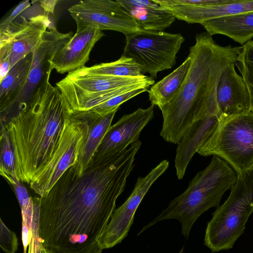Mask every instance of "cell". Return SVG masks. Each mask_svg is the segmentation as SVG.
Here are the masks:
<instances>
[{
    "label": "cell",
    "mask_w": 253,
    "mask_h": 253,
    "mask_svg": "<svg viewBox=\"0 0 253 253\" xmlns=\"http://www.w3.org/2000/svg\"><path fill=\"white\" fill-rule=\"evenodd\" d=\"M140 141L112 155L94 156L78 174L69 168L41 197L39 239L54 253H102L101 240L133 168Z\"/></svg>",
    "instance_id": "1"
},
{
    "label": "cell",
    "mask_w": 253,
    "mask_h": 253,
    "mask_svg": "<svg viewBox=\"0 0 253 253\" xmlns=\"http://www.w3.org/2000/svg\"><path fill=\"white\" fill-rule=\"evenodd\" d=\"M189 49L191 62L177 94L162 109L160 135L166 141L177 144L197 120L218 118L217 88L226 69L238 61L242 46H221L207 32L198 34Z\"/></svg>",
    "instance_id": "2"
},
{
    "label": "cell",
    "mask_w": 253,
    "mask_h": 253,
    "mask_svg": "<svg viewBox=\"0 0 253 253\" xmlns=\"http://www.w3.org/2000/svg\"><path fill=\"white\" fill-rule=\"evenodd\" d=\"M51 72L27 107L2 124L13 147L17 178L29 184L54 153L65 122L66 102L49 83Z\"/></svg>",
    "instance_id": "3"
},
{
    "label": "cell",
    "mask_w": 253,
    "mask_h": 253,
    "mask_svg": "<svg viewBox=\"0 0 253 253\" xmlns=\"http://www.w3.org/2000/svg\"><path fill=\"white\" fill-rule=\"evenodd\" d=\"M236 179L237 175L228 164L213 156L210 164L195 176L187 189L143 226L137 235L159 222L176 219L180 224L182 235L187 239L197 219L210 208L219 206L224 193L231 189Z\"/></svg>",
    "instance_id": "4"
},
{
    "label": "cell",
    "mask_w": 253,
    "mask_h": 253,
    "mask_svg": "<svg viewBox=\"0 0 253 253\" xmlns=\"http://www.w3.org/2000/svg\"><path fill=\"white\" fill-rule=\"evenodd\" d=\"M253 213V167L237 177L226 200L217 207L207 224L204 245L212 253L231 249L242 235Z\"/></svg>",
    "instance_id": "5"
},
{
    "label": "cell",
    "mask_w": 253,
    "mask_h": 253,
    "mask_svg": "<svg viewBox=\"0 0 253 253\" xmlns=\"http://www.w3.org/2000/svg\"><path fill=\"white\" fill-rule=\"evenodd\" d=\"M197 153L218 156L234 169L237 177L245 174L253 167V113L249 111L219 119Z\"/></svg>",
    "instance_id": "6"
},
{
    "label": "cell",
    "mask_w": 253,
    "mask_h": 253,
    "mask_svg": "<svg viewBox=\"0 0 253 253\" xmlns=\"http://www.w3.org/2000/svg\"><path fill=\"white\" fill-rule=\"evenodd\" d=\"M122 55L132 59L143 75L157 78L159 72L171 69L184 38L180 33L141 30L126 37Z\"/></svg>",
    "instance_id": "7"
},
{
    "label": "cell",
    "mask_w": 253,
    "mask_h": 253,
    "mask_svg": "<svg viewBox=\"0 0 253 253\" xmlns=\"http://www.w3.org/2000/svg\"><path fill=\"white\" fill-rule=\"evenodd\" d=\"M88 130V121L70 113L67 106L64 124L57 148L50 161L29 184L30 188L40 197H45L64 172L77 163Z\"/></svg>",
    "instance_id": "8"
},
{
    "label": "cell",
    "mask_w": 253,
    "mask_h": 253,
    "mask_svg": "<svg viewBox=\"0 0 253 253\" xmlns=\"http://www.w3.org/2000/svg\"><path fill=\"white\" fill-rule=\"evenodd\" d=\"M68 11L77 31L87 28L117 31L127 36L141 30L117 0H85L71 6Z\"/></svg>",
    "instance_id": "9"
},
{
    "label": "cell",
    "mask_w": 253,
    "mask_h": 253,
    "mask_svg": "<svg viewBox=\"0 0 253 253\" xmlns=\"http://www.w3.org/2000/svg\"><path fill=\"white\" fill-rule=\"evenodd\" d=\"M49 15L42 14L27 20L13 21L0 33V60H6L10 68L34 51L42 42L50 26Z\"/></svg>",
    "instance_id": "10"
},
{
    "label": "cell",
    "mask_w": 253,
    "mask_h": 253,
    "mask_svg": "<svg viewBox=\"0 0 253 253\" xmlns=\"http://www.w3.org/2000/svg\"><path fill=\"white\" fill-rule=\"evenodd\" d=\"M167 160L161 162L145 176L139 177L134 188L125 203L114 211L101 238L102 249L112 248L127 236L134 215L142 199L152 184L168 169Z\"/></svg>",
    "instance_id": "11"
},
{
    "label": "cell",
    "mask_w": 253,
    "mask_h": 253,
    "mask_svg": "<svg viewBox=\"0 0 253 253\" xmlns=\"http://www.w3.org/2000/svg\"><path fill=\"white\" fill-rule=\"evenodd\" d=\"M73 32L62 33L50 26L43 40L34 51L32 65L26 84L16 102L5 116L11 118L27 107L34 94L47 74L51 71L49 60L55 52L65 45L73 36Z\"/></svg>",
    "instance_id": "12"
},
{
    "label": "cell",
    "mask_w": 253,
    "mask_h": 253,
    "mask_svg": "<svg viewBox=\"0 0 253 253\" xmlns=\"http://www.w3.org/2000/svg\"><path fill=\"white\" fill-rule=\"evenodd\" d=\"M214 0H159L162 9L176 19L189 24L253 11V0H231L227 3L213 5Z\"/></svg>",
    "instance_id": "13"
},
{
    "label": "cell",
    "mask_w": 253,
    "mask_h": 253,
    "mask_svg": "<svg viewBox=\"0 0 253 253\" xmlns=\"http://www.w3.org/2000/svg\"><path fill=\"white\" fill-rule=\"evenodd\" d=\"M154 107L151 104L146 109L139 108L111 126L94 156L102 157L117 154L137 142L142 130L154 117Z\"/></svg>",
    "instance_id": "14"
},
{
    "label": "cell",
    "mask_w": 253,
    "mask_h": 253,
    "mask_svg": "<svg viewBox=\"0 0 253 253\" xmlns=\"http://www.w3.org/2000/svg\"><path fill=\"white\" fill-rule=\"evenodd\" d=\"M104 36L102 31L94 28L77 31L49 60L52 70L64 74L84 67L94 46Z\"/></svg>",
    "instance_id": "15"
},
{
    "label": "cell",
    "mask_w": 253,
    "mask_h": 253,
    "mask_svg": "<svg viewBox=\"0 0 253 253\" xmlns=\"http://www.w3.org/2000/svg\"><path fill=\"white\" fill-rule=\"evenodd\" d=\"M153 78L146 75L140 77H121L84 74L76 70L69 73L56 85L62 95L93 94L145 82Z\"/></svg>",
    "instance_id": "16"
},
{
    "label": "cell",
    "mask_w": 253,
    "mask_h": 253,
    "mask_svg": "<svg viewBox=\"0 0 253 253\" xmlns=\"http://www.w3.org/2000/svg\"><path fill=\"white\" fill-rule=\"evenodd\" d=\"M235 65L231 64L223 72L217 85L219 119L250 111L248 89L243 78L236 72Z\"/></svg>",
    "instance_id": "17"
},
{
    "label": "cell",
    "mask_w": 253,
    "mask_h": 253,
    "mask_svg": "<svg viewBox=\"0 0 253 253\" xmlns=\"http://www.w3.org/2000/svg\"><path fill=\"white\" fill-rule=\"evenodd\" d=\"M219 119L216 116L194 121L177 143L175 168L178 179L183 178L191 159L216 128Z\"/></svg>",
    "instance_id": "18"
},
{
    "label": "cell",
    "mask_w": 253,
    "mask_h": 253,
    "mask_svg": "<svg viewBox=\"0 0 253 253\" xmlns=\"http://www.w3.org/2000/svg\"><path fill=\"white\" fill-rule=\"evenodd\" d=\"M142 30L163 31L176 18L154 0H117Z\"/></svg>",
    "instance_id": "19"
},
{
    "label": "cell",
    "mask_w": 253,
    "mask_h": 253,
    "mask_svg": "<svg viewBox=\"0 0 253 253\" xmlns=\"http://www.w3.org/2000/svg\"><path fill=\"white\" fill-rule=\"evenodd\" d=\"M201 24L211 36L224 35L243 45L253 38V11L209 20Z\"/></svg>",
    "instance_id": "20"
},
{
    "label": "cell",
    "mask_w": 253,
    "mask_h": 253,
    "mask_svg": "<svg viewBox=\"0 0 253 253\" xmlns=\"http://www.w3.org/2000/svg\"><path fill=\"white\" fill-rule=\"evenodd\" d=\"M34 52L22 58L10 68L0 82V111L1 117L12 108L27 81L32 65Z\"/></svg>",
    "instance_id": "21"
},
{
    "label": "cell",
    "mask_w": 253,
    "mask_h": 253,
    "mask_svg": "<svg viewBox=\"0 0 253 253\" xmlns=\"http://www.w3.org/2000/svg\"><path fill=\"white\" fill-rule=\"evenodd\" d=\"M117 111L116 110L104 116H98L87 120L89 130L80 152L78 162L74 165L78 174H82L88 166L111 126Z\"/></svg>",
    "instance_id": "22"
},
{
    "label": "cell",
    "mask_w": 253,
    "mask_h": 253,
    "mask_svg": "<svg viewBox=\"0 0 253 253\" xmlns=\"http://www.w3.org/2000/svg\"><path fill=\"white\" fill-rule=\"evenodd\" d=\"M190 62L191 58L188 56L176 69L150 86L147 92L151 104L162 111L174 98L186 76Z\"/></svg>",
    "instance_id": "23"
},
{
    "label": "cell",
    "mask_w": 253,
    "mask_h": 253,
    "mask_svg": "<svg viewBox=\"0 0 253 253\" xmlns=\"http://www.w3.org/2000/svg\"><path fill=\"white\" fill-rule=\"evenodd\" d=\"M84 74L102 75L121 77H140L144 76L139 66L132 59L124 55L117 60L101 63L77 70Z\"/></svg>",
    "instance_id": "24"
},
{
    "label": "cell",
    "mask_w": 253,
    "mask_h": 253,
    "mask_svg": "<svg viewBox=\"0 0 253 253\" xmlns=\"http://www.w3.org/2000/svg\"><path fill=\"white\" fill-rule=\"evenodd\" d=\"M0 124V173L9 184L12 185L19 180L16 173L15 157L12 144L3 125L1 123Z\"/></svg>",
    "instance_id": "25"
},
{
    "label": "cell",
    "mask_w": 253,
    "mask_h": 253,
    "mask_svg": "<svg viewBox=\"0 0 253 253\" xmlns=\"http://www.w3.org/2000/svg\"><path fill=\"white\" fill-rule=\"evenodd\" d=\"M235 65L243 78L250 97V111L253 113V41L243 45Z\"/></svg>",
    "instance_id": "26"
},
{
    "label": "cell",
    "mask_w": 253,
    "mask_h": 253,
    "mask_svg": "<svg viewBox=\"0 0 253 253\" xmlns=\"http://www.w3.org/2000/svg\"><path fill=\"white\" fill-rule=\"evenodd\" d=\"M16 233L9 229L0 219V247L5 253H15L18 250Z\"/></svg>",
    "instance_id": "27"
},
{
    "label": "cell",
    "mask_w": 253,
    "mask_h": 253,
    "mask_svg": "<svg viewBox=\"0 0 253 253\" xmlns=\"http://www.w3.org/2000/svg\"><path fill=\"white\" fill-rule=\"evenodd\" d=\"M37 0H23L19 2L12 11L0 23V33L3 32L13 22L14 19L22 12L29 7Z\"/></svg>",
    "instance_id": "28"
},
{
    "label": "cell",
    "mask_w": 253,
    "mask_h": 253,
    "mask_svg": "<svg viewBox=\"0 0 253 253\" xmlns=\"http://www.w3.org/2000/svg\"><path fill=\"white\" fill-rule=\"evenodd\" d=\"M21 182L20 181H17L11 185L17 196L21 209L28 205L31 198L29 196L26 188Z\"/></svg>",
    "instance_id": "29"
},
{
    "label": "cell",
    "mask_w": 253,
    "mask_h": 253,
    "mask_svg": "<svg viewBox=\"0 0 253 253\" xmlns=\"http://www.w3.org/2000/svg\"><path fill=\"white\" fill-rule=\"evenodd\" d=\"M40 6L43 9V14L49 15V14H53L54 9L58 0H43L38 1Z\"/></svg>",
    "instance_id": "30"
},
{
    "label": "cell",
    "mask_w": 253,
    "mask_h": 253,
    "mask_svg": "<svg viewBox=\"0 0 253 253\" xmlns=\"http://www.w3.org/2000/svg\"><path fill=\"white\" fill-rule=\"evenodd\" d=\"M0 82L7 75L10 69V63L6 60H2L0 62Z\"/></svg>",
    "instance_id": "31"
},
{
    "label": "cell",
    "mask_w": 253,
    "mask_h": 253,
    "mask_svg": "<svg viewBox=\"0 0 253 253\" xmlns=\"http://www.w3.org/2000/svg\"><path fill=\"white\" fill-rule=\"evenodd\" d=\"M38 253H54L48 249L45 248L43 245L40 242L38 249Z\"/></svg>",
    "instance_id": "32"
}]
</instances>
